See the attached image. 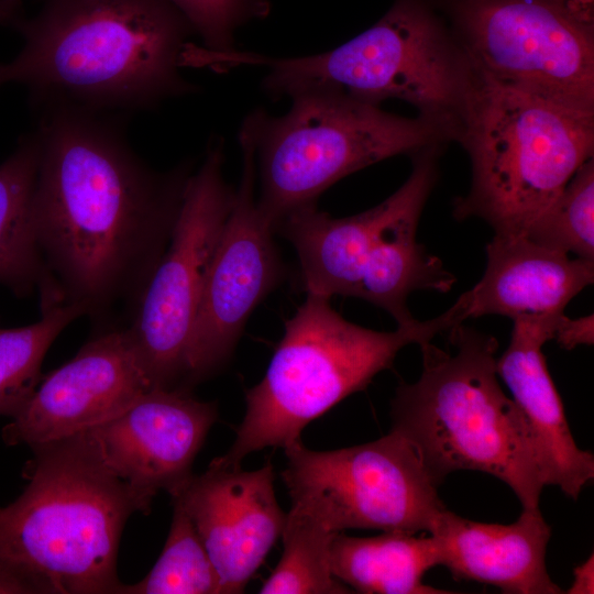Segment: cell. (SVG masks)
Listing matches in <instances>:
<instances>
[{
	"instance_id": "obj_20",
	"label": "cell",
	"mask_w": 594,
	"mask_h": 594,
	"mask_svg": "<svg viewBox=\"0 0 594 594\" xmlns=\"http://www.w3.org/2000/svg\"><path fill=\"white\" fill-rule=\"evenodd\" d=\"M332 574L352 592L365 594H448L425 584V574L440 565L439 547L431 535L383 532L350 537L339 532L331 544Z\"/></svg>"
},
{
	"instance_id": "obj_7",
	"label": "cell",
	"mask_w": 594,
	"mask_h": 594,
	"mask_svg": "<svg viewBox=\"0 0 594 594\" xmlns=\"http://www.w3.org/2000/svg\"><path fill=\"white\" fill-rule=\"evenodd\" d=\"M458 142L470 156L458 220L480 218L498 235H525L580 166L593 157L594 112L562 106L480 76Z\"/></svg>"
},
{
	"instance_id": "obj_27",
	"label": "cell",
	"mask_w": 594,
	"mask_h": 594,
	"mask_svg": "<svg viewBox=\"0 0 594 594\" xmlns=\"http://www.w3.org/2000/svg\"><path fill=\"white\" fill-rule=\"evenodd\" d=\"M564 350H572L578 345H592L594 343V316L569 318L562 314L558 320L554 338Z\"/></svg>"
},
{
	"instance_id": "obj_4",
	"label": "cell",
	"mask_w": 594,
	"mask_h": 594,
	"mask_svg": "<svg viewBox=\"0 0 594 594\" xmlns=\"http://www.w3.org/2000/svg\"><path fill=\"white\" fill-rule=\"evenodd\" d=\"M23 493L0 507V559L40 593L119 594L122 530L138 506L85 431L30 446Z\"/></svg>"
},
{
	"instance_id": "obj_12",
	"label": "cell",
	"mask_w": 594,
	"mask_h": 594,
	"mask_svg": "<svg viewBox=\"0 0 594 594\" xmlns=\"http://www.w3.org/2000/svg\"><path fill=\"white\" fill-rule=\"evenodd\" d=\"M239 143L241 179L205 279L189 340V392L226 365L249 317L284 276L275 230L255 197L253 145L241 133Z\"/></svg>"
},
{
	"instance_id": "obj_5",
	"label": "cell",
	"mask_w": 594,
	"mask_h": 594,
	"mask_svg": "<svg viewBox=\"0 0 594 594\" xmlns=\"http://www.w3.org/2000/svg\"><path fill=\"white\" fill-rule=\"evenodd\" d=\"M466 320L462 301L426 321L376 331L344 319L330 299L306 294L285 322L262 381L245 393V414L229 451L211 462L240 468L250 453L300 440L305 427L391 369L399 351Z\"/></svg>"
},
{
	"instance_id": "obj_17",
	"label": "cell",
	"mask_w": 594,
	"mask_h": 594,
	"mask_svg": "<svg viewBox=\"0 0 594 594\" xmlns=\"http://www.w3.org/2000/svg\"><path fill=\"white\" fill-rule=\"evenodd\" d=\"M436 538L440 565L457 581L498 587L508 594H559L546 553L551 527L540 509H522L508 525L479 522L444 508L428 534Z\"/></svg>"
},
{
	"instance_id": "obj_28",
	"label": "cell",
	"mask_w": 594,
	"mask_h": 594,
	"mask_svg": "<svg viewBox=\"0 0 594 594\" xmlns=\"http://www.w3.org/2000/svg\"><path fill=\"white\" fill-rule=\"evenodd\" d=\"M30 593H40V591L30 579L0 559V594Z\"/></svg>"
},
{
	"instance_id": "obj_25",
	"label": "cell",
	"mask_w": 594,
	"mask_h": 594,
	"mask_svg": "<svg viewBox=\"0 0 594 594\" xmlns=\"http://www.w3.org/2000/svg\"><path fill=\"white\" fill-rule=\"evenodd\" d=\"M525 235L532 242L594 261V161L584 162Z\"/></svg>"
},
{
	"instance_id": "obj_30",
	"label": "cell",
	"mask_w": 594,
	"mask_h": 594,
	"mask_svg": "<svg viewBox=\"0 0 594 594\" xmlns=\"http://www.w3.org/2000/svg\"><path fill=\"white\" fill-rule=\"evenodd\" d=\"M20 0H0V23L15 25L22 19Z\"/></svg>"
},
{
	"instance_id": "obj_3",
	"label": "cell",
	"mask_w": 594,
	"mask_h": 594,
	"mask_svg": "<svg viewBox=\"0 0 594 594\" xmlns=\"http://www.w3.org/2000/svg\"><path fill=\"white\" fill-rule=\"evenodd\" d=\"M446 332L444 349L419 344L422 370L397 386L392 429L439 485L453 472L479 471L512 488L522 509L539 508L544 484L527 421L497 378V340L462 323Z\"/></svg>"
},
{
	"instance_id": "obj_15",
	"label": "cell",
	"mask_w": 594,
	"mask_h": 594,
	"mask_svg": "<svg viewBox=\"0 0 594 594\" xmlns=\"http://www.w3.org/2000/svg\"><path fill=\"white\" fill-rule=\"evenodd\" d=\"M268 461L254 471L210 463L172 501L186 510L218 573L221 594L242 593L282 536L286 514Z\"/></svg>"
},
{
	"instance_id": "obj_14",
	"label": "cell",
	"mask_w": 594,
	"mask_h": 594,
	"mask_svg": "<svg viewBox=\"0 0 594 594\" xmlns=\"http://www.w3.org/2000/svg\"><path fill=\"white\" fill-rule=\"evenodd\" d=\"M152 389L125 328L97 332L64 365L42 377L2 429L9 446L58 440L112 419Z\"/></svg>"
},
{
	"instance_id": "obj_6",
	"label": "cell",
	"mask_w": 594,
	"mask_h": 594,
	"mask_svg": "<svg viewBox=\"0 0 594 594\" xmlns=\"http://www.w3.org/2000/svg\"><path fill=\"white\" fill-rule=\"evenodd\" d=\"M233 62L265 66L262 88L273 99L311 90L377 105L395 98L457 142L476 79L452 30L425 0H396L371 28L321 54L276 58L239 51Z\"/></svg>"
},
{
	"instance_id": "obj_1",
	"label": "cell",
	"mask_w": 594,
	"mask_h": 594,
	"mask_svg": "<svg viewBox=\"0 0 594 594\" xmlns=\"http://www.w3.org/2000/svg\"><path fill=\"white\" fill-rule=\"evenodd\" d=\"M118 117L42 109L31 216L52 306L127 328L161 260L193 164L146 165Z\"/></svg>"
},
{
	"instance_id": "obj_10",
	"label": "cell",
	"mask_w": 594,
	"mask_h": 594,
	"mask_svg": "<svg viewBox=\"0 0 594 594\" xmlns=\"http://www.w3.org/2000/svg\"><path fill=\"white\" fill-rule=\"evenodd\" d=\"M222 165L223 144L217 139L187 180L168 244L125 328L152 388L189 392L190 334L235 194Z\"/></svg>"
},
{
	"instance_id": "obj_8",
	"label": "cell",
	"mask_w": 594,
	"mask_h": 594,
	"mask_svg": "<svg viewBox=\"0 0 594 594\" xmlns=\"http://www.w3.org/2000/svg\"><path fill=\"white\" fill-rule=\"evenodd\" d=\"M280 117L250 112L240 132L258 163L257 205L273 224L310 205L343 177L383 160L453 141L441 125L400 117L344 92L297 94Z\"/></svg>"
},
{
	"instance_id": "obj_21",
	"label": "cell",
	"mask_w": 594,
	"mask_h": 594,
	"mask_svg": "<svg viewBox=\"0 0 594 594\" xmlns=\"http://www.w3.org/2000/svg\"><path fill=\"white\" fill-rule=\"evenodd\" d=\"M37 154L32 132L0 165V283L19 295L37 290L41 307H46L50 285L31 216Z\"/></svg>"
},
{
	"instance_id": "obj_23",
	"label": "cell",
	"mask_w": 594,
	"mask_h": 594,
	"mask_svg": "<svg viewBox=\"0 0 594 594\" xmlns=\"http://www.w3.org/2000/svg\"><path fill=\"white\" fill-rule=\"evenodd\" d=\"M41 314L34 323L0 329V416L14 418L21 413L42 380L47 350L72 321L85 316L78 305H59Z\"/></svg>"
},
{
	"instance_id": "obj_19",
	"label": "cell",
	"mask_w": 594,
	"mask_h": 594,
	"mask_svg": "<svg viewBox=\"0 0 594 594\" xmlns=\"http://www.w3.org/2000/svg\"><path fill=\"white\" fill-rule=\"evenodd\" d=\"M407 193L405 182L377 206L350 217H331L318 210L316 204L285 216L275 233L294 246L306 294L355 298L365 261Z\"/></svg>"
},
{
	"instance_id": "obj_16",
	"label": "cell",
	"mask_w": 594,
	"mask_h": 594,
	"mask_svg": "<svg viewBox=\"0 0 594 594\" xmlns=\"http://www.w3.org/2000/svg\"><path fill=\"white\" fill-rule=\"evenodd\" d=\"M562 314L512 319L509 344L496 360V372L527 421L544 486H557L575 501L594 479V455L575 443L542 353Z\"/></svg>"
},
{
	"instance_id": "obj_9",
	"label": "cell",
	"mask_w": 594,
	"mask_h": 594,
	"mask_svg": "<svg viewBox=\"0 0 594 594\" xmlns=\"http://www.w3.org/2000/svg\"><path fill=\"white\" fill-rule=\"evenodd\" d=\"M482 77L594 112L593 0H447Z\"/></svg>"
},
{
	"instance_id": "obj_22",
	"label": "cell",
	"mask_w": 594,
	"mask_h": 594,
	"mask_svg": "<svg viewBox=\"0 0 594 594\" xmlns=\"http://www.w3.org/2000/svg\"><path fill=\"white\" fill-rule=\"evenodd\" d=\"M283 528V554L261 594H345L352 591L331 571L330 551L339 534L310 499L290 496Z\"/></svg>"
},
{
	"instance_id": "obj_26",
	"label": "cell",
	"mask_w": 594,
	"mask_h": 594,
	"mask_svg": "<svg viewBox=\"0 0 594 594\" xmlns=\"http://www.w3.org/2000/svg\"><path fill=\"white\" fill-rule=\"evenodd\" d=\"M189 22L209 53L234 48L235 31L252 20L265 18L268 0H166Z\"/></svg>"
},
{
	"instance_id": "obj_24",
	"label": "cell",
	"mask_w": 594,
	"mask_h": 594,
	"mask_svg": "<svg viewBox=\"0 0 594 594\" xmlns=\"http://www.w3.org/2000/svg\"><path fill=\"white\" fill-rule=\"evenodd\" d=\"M164 549L139 583L119 594H221L218 573L189 516L177 501Z\"/></svg>"
},
{
	"instance_id": "obj_2",
	"label": "cell",
	"mask_w": 594,
	"mask_h": 594,
	"mask_svg": "<svg viewBox=\"0 0 594 594\" xmlns=\"http://www.w3.org/2000/svg\"><path fill=\"white\" fill-rule=\"evenodd\" d=\"M14 26L23 45L0 88L21 85L42 109L118 117L198 90L180 72L195 31L166 0H45Z\"/></svg>"
},
{
	"instance_id": "obj_11",
	"label": "cell",
	"mask_w": 594,
	"mask_h": 594,
	"mask_svg": "<svg viewBox=\"0 0 594 594\" xmlns=\"http://www.w3.org/2000/svg\"><path fill=\"white\" fill-rule=\"evenodd\" d=\"M285 453L282 477L289 496L309 498L338 532L429 534L446 508L419 452L394 429L331 451H314L298 440Z\"/></svg>"
},
{
	"instance_id": "obj_29",
	"label": "cell",
	"mask_w": 594,
	"mask_h": 594,
	"mask_svg": "<svg viewBox=\"0 0 594 594\" xmlns=\"http://www.w3.org/2000/svg\"><path fill=\"white\" fill-rule=\"evenodd\" d=\"M594 557L593 554L573 571V581L565 591L569 594L594 593Z\"/></svg>"
},
{
	"instance_id": "obj_18",
	"label": "cell",
	"mask_w": 594,
	"mask_h": 594,
	"mask_svg": "<svg viewBox=\"0 0 594 594\" xmlns=\"http://www.w3.org/2000/svg\"><path fill=\"white\" fill-rule=\"evenodd\" d=\"M482 278L463 293L468 319L563 312L594 280V261L552 250L526 235H498L486 244Z\"/></svg>"
},
{
	"instance_id": "obj_13",
	"label": "cell",
	"mask_w": 594,
	"mask_h": 594,
	"mask_svg": "<svg viewBox=\"0 0 594 594\" xmlns=\"http://www.w3.org/2000/svg\"><path fill=\"white\" fill-rule=\"evenodd\" d=\"M217 417L213 403L197 400L189 392L152 388L85 432L146 515L161 491L172 497L191 479L196 455Z\"/></svg>"
}]
</instances>
